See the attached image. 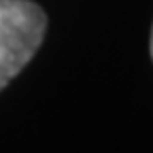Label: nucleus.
Returning a JSON list of instances; mask_svg holds the SVG:
<instances>
[{
  "mask_svg": "<svg viewBox=\"0 0 153 153\" xmlns=\"http://www.w3.org/2000/svg\"><path fill=\"white\" fill-rule=\"evenodd\" d=\"M151 60H153V32H151Z\"/></svg>",
  "mask_w": 153,
  "mask_h": 153,
  "instance_id": "obj_2",
  "label": "nucleus"
},
{
  "mask_svg": "<svg viewBox=\"0 0 153 153\" xmlns=\"http://www.w3.org/2000/svg\"><path fill=\"white\" fill-rule=\"evenodd\" d=\"M47 32V15L32 0H0V91L22 72Z\"/></svg>",
  "mask_w": 153,
  "mask_h": 153,
  "instance_id": "obj_1",
  "label": "nucleus"
}]
</instances>
